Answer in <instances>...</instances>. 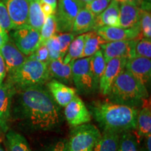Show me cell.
Listing matches in <instances>:
<instances>
[{
  "instance_id": "cell-1",
  "label": "cell",
  "mask_w": 151,
  "mask_h": 151,
  "mask_svg": "<svg viewBox=\"0 0 151 151\" xmlns=\"http://www.w3.org/2000/svg\"><path fill=\"white\" fill-rule=\"evenodd\" d=\"M18 101L20 113L31 127L47 131L59 125V107L43 86L19 90Z\"/></svg>"
},
{
  "instance_id": "cell-2",
  "label": "cell",
  "mask_w": 151,
  "mask_h": 151,
  "mask_svg": "<svg viewBox=\"0 0 151 151\" xmlns=\"http://www.w3.org/2000/svg\"><path fill=\"white\" fill-rule=\"evenodd\" d=\"M90 109L91 116L103 130L120 134L137 129L139 109L111 101L95 103Z\"/></svg>"
},
{
  "instance_id": "cell-3",
  "label": "cell",
  "mask_w": 151,
  "mask_h": 151,
  "mask_svg": "<svg viewBox=\"0 0 151 151\" xmlns=\"http://www.w3.org/2000/svg\"><path fill=\"white\" fill-rule=\"evenodd\" d=\"M107 96L111 102L137 109L139 106H142L149 97L146 87L126 69L115 79Z\"/></svg>"
},
{
  "instance_id": "cell-4",
  "label": "cell",
  "mask_w": 151,
  "mask_h": 151,
  "mask_svg": "<svg viewBox=\"0 0 151 151\" xmlns=\"http://www.w3.org/2000/svg\"><path fill=\"white\" fill-rule=\"evenodd\" d=\"M50 78L48 65L38 60L27 59L14 73L8 76L6 83L16 90H21L29 87L43 86Z\"/></svg>"
},
{
  "instance_id": "cell-5",
  "label": "cell",
  "mask_w": 151,
  "mask_h": 151,
  "mask_svg": "<svg viewBox=\"0 0 151 151\" xmlns=\"http://www.w3.org/2000/svg\"><path fill=\"white\" fill-rule=\"evenodd\" d=\"M101 134L99 129L90 123L73 127L68 141L71 151H92Z\"/></svg>"
},
{
  "instance_id": "cell-6",
  "label": "cell",
  "mask_w": 151,
  "mask_h": 151,
  "mask_svg": "<svg viewBox=\"0 0 151 151\" xmlns=\"http://www.w3.org/2000/svg\"><path fill=\"white\" fill-rule=\"evenodd\" d=\"M84 5L81 0H58L55 14L57 33L71 32L76 17Z\"/></svg>"
},
{
  "instance_id": "cell-7",
  "label": "cell",
  "mask_w": 151,
  "mask_h": 151,
  "mask_svg": "<svg viewBox=\"0 0 151 151\" xmlns=\"http://www.w3.org/2000/svg\"><path fill=\"white\" fill-rule=\"evenodd\" d=\"M72 81L77 91L81 94H88L99 88L94 82L90 67V57L73 60L71 62Z\"/></svg>"
},
{
  "instance_id": "cell-8",
  "label": "cell",
  "mask_w": 151,
  "mask_h": 151,
  "mask_svg": "<svg viewBox=\"0 0 151 151\" xmlns=\"http://www.w3.org/2000/svg\"><path fill=\"white\" fill-rule=\"evenodd\" d=\"M11 36V40L18 50L27 57L35 51L40 43V32L28 24L14 29Z\"/></svg>"
},
{
  "instance_id": "cell-9",
  "label": "cell",
  "mask_w": 151,
  "mask_h": 151,
  "mask_svg": "<svg viewBox=\"0 0 151 151\" xmlns=\"http://www.w3.org/2000/svg\"><path fill=\"white\" fill-rule=\"evenodd\" d=\"M65 116L68 123L72 127L89 123L92 119L90 111L76 94L65 107Z\"/></svg>"
},
{
  "instance_id": "cell-10",
  "label": "cell",
  "mask_w": 151,
  "mask_h": 151,
  "mask_svg": "<svg viewBox=\"0 0 151 151\" xmlns=\"http://www.w3.org/2000/svg\"><path fill=\"white\" fill-rule=\"evenodd\" d=\"M139 40L118 41L106 42L101 46L100 50L106 62L116 58H124L127 59L135 57V47Z\"/></svg>"
},
{
  "instance_id": "cell-11",
  "label": "cell",
  "mask_w": 151,
  "mask_h": 151,
  "mask_svg": "<svg viewBox=\"0 0 151 151\" xmlns=\"http://www.w3.org/2000/svg\"><path fill=\"white\" fill-rule=\"evenodd\" d=\"M127 60V58H116L106 62L99 82V90L103 95H108L115 79L125 69Z\"/></svg>"
},
{
  "instance_id": "cell-12",
  "label": "cell",
  "mask_w": 151,
  "mask_h": 151,
  "mask_svg": "<svg viewBox=\"0 0 151 151\" xmlns=\"http://www.w3.org/2000/svg\"><path fill=\"white\" fill-rule=\"evenodd\" d=\"M107 42L118 41L140 40L142 39L140 27L124 29L121 27L103 26L95 30Z\"/></svg>"
},
{
  "instance_id": "cell-13",
  "label": "cell",
  "mask_w": 151,
  "mask_h": 151,
  "mask_svg": "<svg viewBox=\"0 0 151 151\" xmlns=\"http://www.w3.org/2000/svg\"><path fill=\"white\" fill-rule=\"evenodd\" d=\"M8 11L14 29L27 25L29 0H1Z\"/></svg>"
},
{
  "instance_id": "cell-14",
  "label": "cell",
  "mask_w": 151,
  "mask_h": 151,
  "mask_svg": "<svg viewBox=\"0 0 151 151\" xmlns=\"http://www.w3.org/2000/svg\"><path fill=\"white\" fill-rule=\"evenodd\" d=\"M0 54L4 62L8 75L14 73L27 59V57L18 50L10 38L0 48Z\"/></svg>"
},
{
  "instance_id": "cell-15",
  "label": "cell",
  "mask_w": 151,
  "mask_h": 151,
  "mask_svg": "<svg viewBox=\"0 0 151 151\" xmlns=\"http://www.w3.org/2000/svg\"><path fill=\"white\" fill-rule=\"evenodd\" d=\"M126 70L129 71L141 84L146 87L151 78V60L143 57H133L127 59Z\"/></svg>"
},
{
  "instance_id": "cell-16",
  "label": "cell",
  "mask_w": 151,
  "mask_h": 151,
  "mask_svg": "<svg viewBox=\"0 0 151 151\" xmlns=\"http://www.w3.org/2000/svg\"><path fill=\"white\" fill-rule=\"evenodd\" d=\"M46 84L48 92L51 94L54 101L61 107H65L76 94L74 88L55 79L48 81Z\"/></svg>"
},
{
  "instance_id": "cell-17",
  "label": "cell",
  "mask_w": 151,
  "mask_h": 151,
  "mask_svg": "<svg viewBox=\"0 0 151 151\" xmlns=\"http://www.w3.org/2000/svg\"><path fill=\"white\" fill-rule=\"evenodd\" d=\"M14 90L7 83L0 84V129L6 132L10 118L11 98Z\"/></svg>"
},
{
  "instance_id": "cell-18",
  "label": "cell",
  "mask_w": 151,
  "mask_h": 151,
  "mask_svg": "<svg viewBox=\"0 0 151 151\" xmlns=\"http://www.w3.org/2000/svg\"><path fill=\"white\" fill-rule=\"evenodd\" d=\"M140 11L139 7L120 4L119 15V27L124 29L140 27Z\"/></svg>"
},
{
  "instance_id": "cell-19",
  "label": "cell",
  "mask_w": 151,
  "mask_h": 151,
  "mask_svg": "<svg viewBox=\"0 0 151 151\" xmlns=\"http://www.w3.org/2000/svg\"><path fill=\"white\" fill-rule=\"evenodd\" d=\"M119 15L120 4L112 0L105 10L96 16L95 30L103 26L119 27Z\"/></svg>"
},
{
  "instance_id": "cell-20",
  "label": "cell",
  "mask_w": 151,
  "mask_h": 151,
  "mask_svg": "<svg viewBox=\"0 0 151 151\" xmlns=\"http://www.w3.org/2000/svg\"><path fill=\"white\" fill-rule=\"evenodd\" d=\"M95 19L90 11L86 8H83L76 17L71 33L73 35H82L95 30Z\"/></svg>"
},
{
  "instance_id": "cell-21",
  "label": "cell",
  "mask_w": 151,
  "mask_h": 151,
  "mask_svg": "<svg viewBox=\"0 0 151 151\" xmlns=\"http://www.w3.org/2000/svg\"><path fill=\"white\" fill-rule=\"evenodd\" d=\"M48 72L50 78L53 77L55 80L67 84H71L72 81V71L71 64H64L61 60H50L48 63Z\"/></svg>"
},
{
  "instance_id": "cell-22",
  "label": "cell",
  "mask_w": 151,
  "mask_h": 151,
  "mask_svg": "<svg viewBox=\"0 0 151 151\" xmlns=\"http://www.w3.org/2000/svg\"><path fill=\"white\" fill-rule=\"evenodd\" d=\"M137 129L140 138L151 134V111L150 101L148 99L145 100L142 108L138 112Z\"/></svg>"
},
{
  "instance_id": "cell-23",
  "label": "cell",
  "mask_w": 151,
  "mask_h": 151,
  "mask_svg": "<svg viewBox=\"0 0 151 151\" xmlns=\"http://www.w3.org/2000/svg\"><path fill=\"white\" fill-rule=\"evenodd\" d=\"M120 133L103 130V134L95 144L92 151H118Z\"/></svg>"
},
{
  "instance_id": "cell-24",
  "label": "cell",
  "mask_w": 151,
  "mask_h": 151,
  "mask_svg": "<svg viewBox=\"0 0 151 151\" xmlns=\"http://www.w3.org/2000/svg\"><path fill=\"white\" fill-rule=\"evenodd\" d=\"M45 17L41 8L40 0H29L27 24L40 32L45 21Z\"/></svg>"
},
{
  "instance_id": "cell-25",
  "label": "cell",
  "mask_w": 151,
  "mask_h": 151,
  "mask_svg": "<svg viewBox=\"0 0 151 151\" xmlns=\"http://www.w3.org/2000/svg\"><path fill=\"white\" fill-rule=\"evenodd\" d=\"M101 36L96 32V31H91L86 33V38L85 41L83 52L82 58H89L101 49V46L106 43Z\"/></svg>"
},
{
  "instance_id": "cell-26",
  "label": "cell",
  "mask_w": 151,
  "mask_h": 151,
  "mask_svg": "<svg viewBox=\"0 0 151 151\" xmlns=\"http://www.w3.org/2000/svg\"><path fill=\"white\" fill-rule=\"evenodd\" d=\"M86 38V33L78 35L75 37L68 49V51L63 59L64 64H69L73 60L80 59L82 58L83 52L85 41Z\"/></svg>"
},
{
  "instance_id": "cell-27",
  "label": "cell",
  "mask_w": 151,
  "mask_h": 151,
  "mask_svg": "<svg viewBox=\"0 0 151 151\" xmlns=\"http://www.w3.org/2000/svg\"><path fill=\"white\" fill-rule=\"evenodd\" d=\"M106 65V62L101 50H99L93 55L90 57V70L93 76L94 82L98 87L100 78L103 74Z\"/></svg>"
},
{
  "instance_id": "cell-28",
  "label": "cell",
  "mask_w": 151,
  "mask_h": 151,
  "mask_svg": "<svg viewBox=\"0 0 151 151\" xmlns=\"http://www.w3.org/2000/svg\"><path fill=\"white\" fill-rule=\"evenodd\" d=\"M6 140L9 151H31L25 138L18 132H9Z\"/></svg>"
},
{
  "instance_id": "cell-29",
  "label": "cell",
  "mask_w": 151,
  "mask_h": 151,
  "mask_svg": "<svg viewBox=\"0 0 151 151\" xmlns=\"http://www.w3.org/2000/svg\"><path fill=\"white\" fill-rule=\"evenodd\" d=\"M118 151H139L137 138L132 131L120 134Z\"/></svg>"
},
{
  "instance_id": "cell-30",
  "label": "cell",
  "mask_w": 151,
  "mask_h": 151,
  "mask_svg": "<svg viewBox=\"0 0 151 151\" xmlns=\"http://www.w3.org/2000/svg\"><path fill=\"white\" fill-rule=\"evenodd\" d=\"M57 33V23L55 15H50L45 18L44 23L40 31V44H44L47 40Z\"/></svg>"
},
{
  "instance_id": "cell-31",
  "label": "cell",
  "mask_w": 151,
  "mask_h": 151,
  "mask_svg": "<svg viewBox=\"0 0 151 151\" xmlns=\"http://www.w3.org/2000/svg\"><path fill=\"white\" fill-rule=\"evenodd\" d=\"M44 44H46L48 50L49 61L55 60H62L61 59V55H60V41L57 37V35L50 38Z\"/></svg>"
},
{
  "instance_id": "cell-32",
  "label": "cell",
  "mask_w": 151,
  "mask_h": 151,
  "mask_svg": "<svg viewBox=\"0 0 151 151\" xmlns=\"http://www.w3.org/2000/svg\"><path fill=\"white\" fill-rule=\"evenodd\" d=\"M140 29L145 38H151V14L150 11H140Z\"/></svg>"
},
{
  "instance_id": "cell-33",
  "label": "cell",
  "mask_w": 151,
  "mask_h": 151,
  "mask_svg": "<svg viewBox=\"0 0 151 151\" xmlns=\"http://www.w3.org/2000/svg\"><path fill=\"white\" fill-rule=\"evenodd\" d=\"M135 57L151 58V39L142 38L137 41L135 47Z\"/></svg>"
},
{
  "instance_id": "cell-34",
  "label": "cell",
  "mask_w": 151,
  "mask_h": 151,
  "mask_svg": "<svg viewBox=\"0 0 151 151\" xmlns=\"http://www.w3.org/2000/svg\"><path fill=\"white\" fill-rule=\"evenodd\" d=\"M112 0H94L85 4L84 8L90 11L94 16H97L108 7Z\"/></svg>"
},
{
  "instance_id": "cell-35",
  "label": "cell",
  "mask_w": 151,
  "mask_h": 151,
  "mask_svg": "<svg viewBox=\"0 0 151 151\" xmlns=\"http://www.w3.org/2000/svg\"><path fill=\"white\" fill-rule=\"evenodd\" d=\"M58 39L60 41V55H61V59L63 62V59L68 51V49L70 46L71 43L75 39L76 35L71 32L68 33H60L57 35Z\"/></svg>"
},
{
  "instance_id": "cell-36",
  "label": "cell",
  "mask_w": 151,
  "mask_h": 151,
  "mask_svg": "<svg viewBox=\"0 0 151 151\" xmlns=\"http://www.w3.org/2000/svg\"><path fill=\"white\" fill-rule=\"evenodd\" d=\"M0 27L8 34L14 29L9 13L2 1H0Z\"/></svg>"
},
{
  "instance_id": "cell-37",
  "label": "cell",
  "mask_w": 151,
  "mask_h": 151,
  "mask_svg": "<svg viewBox=\"0 0 151 151\" xmlns=\"http://www.w3.org/2000/svg\"><path fill=\"white\" fill-rule=\"evenodd\" d=\"M30 59L38 60L41 62L48 63L49 61V55L48 48L46 44H40L32 54L28 57Z\"/></svg>"
},
{
  "instance_id": "cell-38",
  "label": "cell",
  "mask_w": 151,
  "mask_h": 151,
  "mask_svg": "<svg viewBox=\"0 0 151 151\" xmlns=\"http://www.w3.org/2000/svg\"><path fill=\"white\" fill-rule=\"evenodd\" d=\"M46 151H71L69 141L67 139L58 141L49 146Z\"/></svg>"
},
{
  "instance_id": "cell-39",
  "label": "cell",
  "mask_w": 151,
  "mask_h": 151,
  "mask_svg": "<svg viewBox=\"0 0 151 151\" xmlns=\"http://www.w3.org/2000/svg\"><path fill=\"white\" fill-rule=\"evenodd\" d=\"M40 3H41V10H42L45 17L49 16H50V15H55L56 10L52 6H50V4H46V3H43V2H40Z\"/></svg>"
},
{
  "instance_id": "cell-40",
  "label": "cell",
  "mask_w": 151,
  "mask_h": 151,
  "mask_svg": "<svg viewBox=\"0 0 151 151\" xmlns=\"http://www.w3.org/2000/svg\"><path fill=\"white\" fill-rule=\"evenodd\" d=\"M6 74V71L5 64L4 62V60L1 57V54H0V84L3 83Z\"/></svg>"
},
{
  "instance_id": "cell-41",
  "label": "cell",
  "mask_w": 151,
  "mask_h": 151,
  "mask_svg": "<svg viewBox=\"0 0 151 151\" xmlns=\"http://www.w3.org/2000/svg\"><path fill=\"white\" fill-rule=\"evenodd\" d=\"M118 4H128L140 8L142 0H115Z\"/></svg>"
},
{
  "instance_id": "cell-42",
  "label": "cell",
  "mask_w": 151,
  "mask_h": 151,
  "mask_svg": "<svg viewBox=\"0 0 151 151\" xmlns=\"http://www.w3.org/2000/svg\"><path fill=\"white\" fill-rule=\"evenodd\" d=\"M9 39V35L2 28L0 27V48L3 46L5 42H6Z\"/></svg>"
},
{
  "instance_id": "cell-43",
  "label": "cell",
  "mask_w": 151,
  "mask_h": 151,
  "mask_svg": "<svg viewBox=\"0 0 151 151\" xmlns=\"http://www.w3.org/2000/svg\"><path fill=\"white\" fill-rule=\"evenodd\" d=\"M40 2L46 3V4H50L56 10L57 4H58V0H40Z\"/></svg>"
},
{
  "instance_id": "cell-44",
  "label": "cell",
  "mask_w": 151,
  "mask_h": 151,
  "mask_svg": "<svg viewBox=\"0 0 151 151\" xmlns=\"http://www.w3.org/2000/svg\"><path fill=\"white\" fill-rule=\"evenodd\" d=\"M151 135H149L148 137H146V150L147 151H151V145H150V142H151V138H150Z\"/></svg>"
},
{
  "instance_id": "cell-45",
  "label": "cell",
  "mask_w": 151,
  "mask_h": 151,
  "mask_svg": "<svg viewBox=\"0 0 151 151\" xmlns=\"http://www.w3.org/2000/svg\"><path fill=\"white\" fill-rule=\"evenodd\" d=\"M81 1H82L83 2L84 4H86V3H90L92 1H94V0H81Z\"/></svg>"
},
{
  "instance_id": "cell-46",
  "label": "cell",
  "mask_w": 151,
  "mask_h": 151,
  "mask_svg": "<svg viewBox=\"0 0 151 151\" xmlns=\"http://www.w3.org/2000/svg\"><path fill=\"white\" fill-rule=\"evenodd\" d=\"M142 1H143V2L151 4V0H142Z\"/></svg>"
},
{
  "instance_id": "cell-47",
  "label": "cell",
  "mask_w": 151,
  "mask_h": 151,
  "mask_svg": "<svg viewBox=\"0 0 151 151\" xmlns=\"http://www.w3.org/2000/svg\"><path fill=\"white\" fill-rule=\"evenodd\" d=\"M0 151H5L4 149L2 148V147H1V146H0Z\"/></svg>"
}]
</instances>
